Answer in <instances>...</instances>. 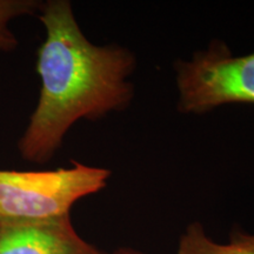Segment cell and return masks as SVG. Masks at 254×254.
Segmentation results:
<instances>
[{"instance_id": "6", "label": "cell", "mask_w": 254, "mask_h": 254, "mask_svg": "<svg viewBox=\"0 0 254 254\" xmlns=\"http://www.w3.org/2000/svg\"><path fill=\"white\" fill-rule=\"evenodd\" d=\"M40 6L36 0H0V52H11L19 44L8 24L21 15L36 13Z\"/></svg>"}, {"instance_id": "4", "label": "cell", "mask_w": 254, "mask_h": 254, "mask_svg": "<svg viewBox=\"0 0 254 254\" xmlns=\"http://www.w3.org/2000/svg\"><path fill=\"white\" fill-rule=\"evenodd\" d=\"M0 254H105L79 236L71 218H0Z\"/></svg>"}, {"instance_id": "3", "label": "cell", "mask_w": 254, "mask_h": 254, "mask_svg": "<svg viewBox=\"0 0 254 254\" xmlns=\"http://www.w3.org/2000/svg\"><path fill=\"white\" fill-rule=\"evenodd\" d=\"M178 109L206 113L226 104H254V52L234 57L222 41H213L190 62L177 64Z\"/></svg>"}, {"instance_id": "1", "label": "cell", "mask_w": 254, "mask_h": 254, "mask_svg": "<svg viewBox=\"0 0 254 254\" xmlns=\"http://www.w3.org/2000/svg\"><path fill=\"white\" fill-rule=\"evenodd\" d=\"M39 19L46 32L37 53L41 87L18 151L24 160L44 164L78 120H97L128 106L133 86L127 78L135 59L124 47L92 44L67 0L41 2Z\"/></svg>"}, {"instance_id": "7", "label": "cell", "mask_w": 254, "mask_h": 254, "mask_svg": "<svg viewBox=\"0 0 254 254\" xmlns=\"http://www.w3.org/2000/svg\"><path fill=\"white\" fill-rule=\"evenodd\" d=\"M112 254H142V253L136 252V251H132V250H119V251H116V252Z\"/></svg>"}, {"instance_id": "5", "label": "cell", "mask_w": 254, "mask_h": 254, "mask_svg": "<svg viewBox=\"0 0 254 254\" xmlns=\"http://www.w3.org/2000/svg\"><path fill=\"white\" fill-rule=\"evenodd\" d=\"M178 254H254V234L234 232L230 243L218 244L206 236L199 222H194L182 236Z\"/></svg>"}, {"instance_id": "2", "label": "cell", "mask_w": 254, "mask_h": 254, "mask_svg": "<svg viewBox=\"0 0 254 254\" xmlns=\"http://www.w3.org/2000/svg\"><path fill=\"white\" fill-rule=\"evenodd\" d=\"M109 170L73 161L52 171L0 170V218L43 220L69 214L79 199L106 186Z\"/></svg>"}]
</instances>
